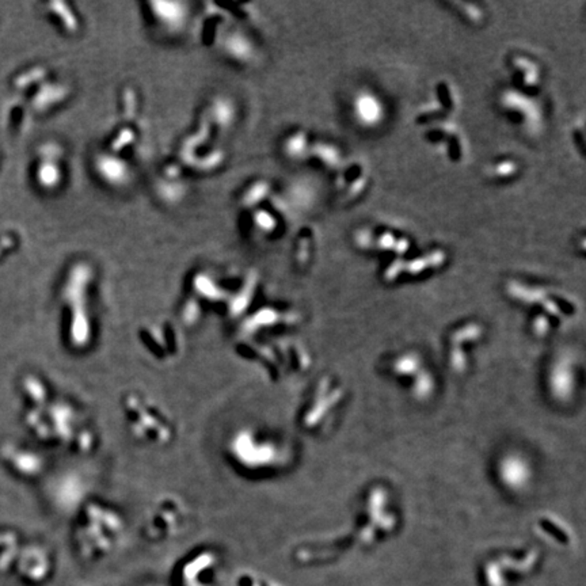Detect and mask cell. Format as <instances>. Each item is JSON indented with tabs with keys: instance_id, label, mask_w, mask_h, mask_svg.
<instances>
[{
	"instance_id": "6da1fadb",
	"label": "cell",
	"mask_w": 586,
	"mask_h": 586,
	"mask_svg": "<svg viewBox=\"0 0 586 586\" xmlns=\"http://www.w3.org/2000/svg\"><path fill=\"white\" fill-rule=\"evenodd\" d=\"M128 431L135 440L154 447H165L175 438V428L163 409L140 392H129L121 401Z\"/></svg>"
},
{
	"instance_id": "7a4b0ae2",
	"label": "cell",
	"mask_w": 586,
	"mask_h": 586,
	"mask_svg": "<svg viewBox=\"0 0 586 586\" xmlns=\"http://www.w3.org/2000/svg\"><path fill=\"white\" fill-rule=\"evenodd\" d=\"M227 455L232 463L245 472L273 470L284 459L277 441L254 428H241L227 441Z\"/></svg>"
},
{
	"instance_id": "3957f363",
	"label": "cell",
	"mask_w": 586,
	"mask_h": 586,
	"mask_svg": "<svg viewBox=\"0 0 586 586\" xmlns=\"http://www.w3.org/2000/svg\"><path fill=\"white\" fill-rule=\"evenodd\" d=\"M71 284L64 289V302L70 304V314L67 319L65 338L68 345L77 350L84 352L92 348L95 333H94L93 318L89 307V296H86V284L79 281V276L74 275Z\"/></svg>"
},
{
	"instance_id": "277c9868",
	"label": "cell",
	"mask_w": 586,
	"mask_h": 586,
	"mask_svg": "<svg viewBox=\"0 0 586 586\" xmlns=\"http://www.w3.org/2000/svg\"><path fill=\"white\" fill-rule=\"evenodd\" d=\"M145 517V529L150 535L172 534L185 524L189 508L181 498L175 495H162L156 498L148 508Z\"/></svg>"
},
{
	"instance_id": "5b68a950",
	"label": "cell",
	"mask_w": 586,
	"mask_h": 586,
	"mask_svg": "<svg viewBox=\"0 0 586 586\" xmlns=\"http://www.w3.org/2000/svg\"><path fill=\"white\" fill-rule=\"evenodd\" d=\"M501 104L504 108L516 111L524 117L525 125L535 131L539 129L541 125V111L536 101L531 99L524 94H520L514 90H507L502 94Z\"/></svg>"
},
{
	"instance_id": "8992f818",
	"label": "cell",
	"mask_w": 586,
	"mask_h": 586,
	"mask_svg": "<svg viewBox=\"0 0 586 586\" xmlns=\"http://www.w3.org/2000/svg\"><path fill=\"white\" fill-rule=\"evenodd\" d=\"M353 111L357 121L367 128L377 126L385 118V106L382 101L367 90L355 95Z\"/></svg>"
},
{
	"instance_id": "52a82bcc",
	"label": "cell",
	"mask_w": 586,
	"mask_h": 586,
	"mask_svg": "<svg viewBox=\"0 0 586 586\" xmlns=\"http://www.w3.org/2000/svg\"><path fill=\"white\" fill-rule=\"evenodd\" d=\"M84 493L86 489L83 480L75 474L62 475V478L57 480L56 486H53V497L56 498L57 504L65 509L80 507Z\"/></svg>"
},
{
	"instance_id": "ba28073f",
	"label": "cell",
	"mask_w": 586,
	"mask_h": 586,
	"mask_svg": "<svg viewBox=\"0 0 586 586\" xmlns=\"http://www.w3.org/2000/svg\"><path fill=\"white\" fill-rule=\"evenodd\" d=\"M513 67L523 74V84L526 87H536L540 82V68L536 62L525 56L513 57Z\"/></svg>"
},
{
	"instance_id": "9c48e42d",
	"label": "cell",
	"mask_w": 586,
	"mask_h": 586,
	"mask_svg": "<svg viewBox=\"0 0 586 586\" xmlns=\"http://www.w3.org/2000/svg\"><path fill=\"white\" fill-rule=\"evenodd\" d=\"M314 154L316 155L326 166L338 167L342 162L340 150L330 144H316L314 147Z\"/></svg>"
},
{
	"instance_id": "30bf717a",
	"label": "cell",
	"mask_w": 586,
	"mask_h": 586,
	"mask_svg": "<svg viewBox=\"0 0 586 586\" xmlns=\"http://www.w3.org/2000/svg\"><path fill=\"white\" fill-rule=\"evenodd\" d=\"M519 171V165L514 160L510 159H505L501 162H497L489 169V175L494 177V178H499V179H505V178H510L513 175H516Z\"/></svg>"
},
{
	"instance_id": "8fae6325",
	"label": "cell",
	"mask_w": 586,
	"mask_h": 586,
	"mask_svg": "<svg viewBox=\"0 0 586 586\" xmlns=\"http://www.w3.org/2000/svg\"><path fill=\"white\" fill-rule=\"evenodd\" d=\"M485 578H486L487 586H508L505 577L502 575L498 565H495V563H492L490 566L486 568Z\"/></svg>"
},
{
	"instance_id": "7c38bea8",
	"label": "cell",
	"mask_w": 586,
	"mask_h": 586,
	"mask_svg": "<svg viewBox=\"0 0 586 586\" xmlns=\"http://www.w3.org/2000/svg\"><path fill=\"white\" fill-rule=\"evenodd\" d=\"M367 185H368V177L365 174L358 175L357 178H355V181L350 184L349 189L346 190V194H348L346 197L348 199H355L357 196H360L365 190Z\"/></svg>"
},
{
	"instance_id": "4fadbf2b",
	"label": "cell",
	"mask_w": 586,
	"mask_h": 586,
	"mask_svg": "<svg viewBox=\"0 0 586 586\" xmlns=\"http://www.w3.org/2000/svg\"><path fill=\"white\" fill-rule=\"evenodd\" d=\"M397 241H398V238H397L394 233H391V232H383L380 236L375 238L373 247H376V248H379V250H392V251H394L395 245H397Z\"/></svg>"
},
{
	"instance_id": "5bb4252c",
	"label": "cell",
	"mask_w": 586,
	"mask_h": 586,
	"mask_svg": "<svg viewBox=\"0 0 586 586\" xmlns=\"http://www.w3.org/2000/svg\"><path fill=\"white\" fill-rule=\"evenodd\" d=\"M306 147H307V139L303 133H299V135L293 136L292 139L289 140V143H288V151L293 156L304 154Z\"/></svg>"
},
{
	"instance_id": "9a60e30c",
	"label": "cell",
	"mask_w": 586,
	"mask_h": 586,
	"mask_svg": "<svg viewBox=\"0 0 586 586\" xmlns=\"http://www.w3.org/2000/svg\"><path fill=\"white\" fill-rule=\"evenodd\" d=\"M429 267L431 266H429L426 257H419V258H416L410 262L403 263V269H406V272L410 273V275H419V273H422L424 270H426Z\"/></svg>"
},
{
	"instance_id": "2e32d148",
	"label": "cell",
	"mask_w": 586,
	"mask_h": 586,
	"mask_svg": "<svg viewBox=\"0 0 586 586\" xmlns=\"http://www.w3.org/2000/svg\"><path fill=\"white\" fill-rule=\"evenodd\" d=\"M458 4L463 9L464 14L467 16V18H468L471 22H474V23H480V22H482L483 13H482V10L479 9L478 6L470 4V3H458Z\"/></svg>"
},
{
	"instance_id": "e0dca14e",
	"label": "cell",
	"mask_w": 586,
	"mask_h": 586,
	"mask_svg": "<svg viewBox=\"0 0 586 586\" xmlns=\"http://www.w3.org/2000/svg\"><path fill=\"white\" fill-rule=\"evenodd\" d=\"M403 263L404 262L401 261V260H397V261L391 263V265L387 267V280H395V278L398 277V276L401 275L402 270H403Z\"/></svg>"
}]
</instances>
